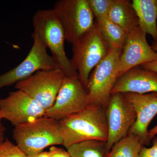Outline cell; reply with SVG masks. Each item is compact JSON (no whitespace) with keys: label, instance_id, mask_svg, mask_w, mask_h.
<instances>
[{"label":"cell","instance_id":"6da1fadb","mask_svg":"<svg viewBox=\"0 0 157 157\" xmlns=\"http://www.w3.org/2000/svg\"><path fill=\"white\" fill-rule=\"evenodd\" d=\"M63 144L68 147L82 141L107 142L108 136L106 109L90 104L77 113L59 121Z\"/></svg>","mask_w":157,"mask_h":157},{"label":"cell","instance_id":"7a4b0ae2","mask_svg":"<svg viewBox=\"0 0 157 157\" xmlns=\"http://www.w3.org/2000/svg\"><path fill=\"white\" fill-rule=\"evenodd\" d=\"M13 137L17 146L29 157L48 147L63 144L59 121L45 116L14 127Z\"/></svg>","mask_w":157,"mask_h":157},{"label":"cell","instance_id":"3957f363","mask_svg":"<svg viewBox=\"0 0 157 157\" xmlns=\"http://www.w3.org/2000/svg\"><path fill=\"white\" fill-rule=\"evenodd\" d=\"M34 33L50 51L59 68L65 76L77 75L65 52L63 30L53 9L37 11L33 19Z\"/></svg>","mask_w":157,"mask_h":157},{"label":"cell","instance_id":"277c9868","mask_svg":"<svg viewBox=\"0 0 157 157\" xmlns=\"http://www.w3.org/2000/svg\"><path fill=\"white\" fill-rule=\"evenodd\" d=\"M72 45L71 63L86 89L92 71L110 49L104 41L100 25L96 21L92 28Z\"/></svg>","mask_w":157,"mask_h":157},{"label":"cell","instance_id":"5b68a950","mask_svg":"<svg viewBox=\"0 0 157 157\" xmlns=\"http://www.w3.org/2000/svg\"><path fill=\"white\" fill-rule=\"evenodd\" d=\"M122 48L110 49L92 71L87 86L90 104L106 108L111 91L119 78L120 60Z\"/></svg>","mask_w":157,"mask_h":157},{"label":"cell","instance_id":"8992f818","mask_svg":"<svg viewBox=\"0 0 157 157\" xmlns=\"http://www.w3.org/2000/svg\"><path fill=\"white\" fill-rule=\"evenodd\" d=\"M52 9L63 30L66 41L72 45L94 25V17L86 0H59Z\"/></svg>","mask_w":157,"mask_h":157},{"label":"cell","instance_id":"52a82bcc","mask_svg":"<svg viewBox=\"0 0 157 157\" xmlns=\"http://www.w3.org/2000/svg\"><path fill=\"white\" fill-rule=\"evenodd\" d=\"M32 36L33 43L25 58L15 68L0 75V90L23 81L40 70L59 68L38 36L33 33Z\"/></svg>","mask_w":157,"mask_h":157},{"label":"cell","instance_id":"ba28073f","mask_svg":"<svg viewBox=\"0 0 157 157\" xmlns=\"http://www.w3.org/2000/svg\"><path fill=\"white\" fill-rule=\"evenodd\" d=\"M90 105L86 89L78 75L65 76L54 103L44 116L60 121Z\"/></svg>","mask_w":157,"mask_h":157},{"label":"cell","instance_id":"9c48e42d","mask_svg":"<svg viewBox=\"0 0 157 157\" xmlns=\"http://www.w3.org/2000/svg\"><path fill=\"white\" fill-rule=\"evenodd\" d=\"M65 75L59 68L40 70L15 84V88L30 96L47 110L53 105Z\"/></svg>","mask_w":157,"mask_h":157},{"label":"cell","instance_id":"30bf717a","mask_svg":"<svg viewBox=\"0 0 157 157\" xmlns=\"http://www.w3.org/2000/svg\"><path fill=\"white\" fill-rule=\"evenodd\" d=\"M106 115L108 129L106 142L109 152L116 143L129 134L137 115L133 105L121 93L110 96L106 107Z\"/></svg>","mask_w":157,"mask_h":157},{"label":"cell","instance_id":"8fae6325","mask_svg":"<svg viewBox=\"0 0 157 157\" xmlns=\"http://www.w3.org/2000/svg\"><path fill=\"white\" fill-rule=\"evenodd\" d=\"M0 110L14 127L29 122L45 116L46 110L30 96L20 90L11 92L0 99Z\"/></svg>","mask_w":157,"mask_h":157},{"label":"cell","instance_id":"7c38bea8","mask_svg":"<svg viewBox=\"0 0 157 157\" xmlns=\"http://www.w3.org/2000/svg\"><path fill=\"white\" fill-rule=\"evenodd\" d=\"M157 59V53L147 41L139 26L128 35L120 60L119 78L128 70Z\"/></svg>","mask_w":157,"mask_h":157},{"label":"cell","instance_id":"4fadbf2b","mask_svg":"<svg viewBox=\"0 0 157 157\" xmlns=\"http://www.w3.org/2000/svg\"><path fill=\"white\" fill-rule=\"evenodd\" d=\"M123 94L133 105L137 115L135 124L129 133L138 136L144 146L149 145L151 141L148 139V128L151 122L157 114V93Z\"/></svg>","mask_w":157,"mask_h":157},{"label":"cell","instance_id":"5bb4252c","mask_svg":"<svg viewBox=\"0 0 157 157\" xmlns=\"http://www.w3.org/2000/svg\"><path fill=\"white\" fill-rule=\"evenodd\" d=\"M157 94V73L145 70L140 66L130 69L118 79L111 91L116 93Z\"/></svg>","mask_w":157,"mask_h":157},{"label":"cell","instance_id":"9a60e30c","mask_svg":"<svg viewBox=\"0 0 157 157\" xmlns=\"http://www.w3.org/2000/svg\"><path fill=\"white\" fill-rule=\"evenodd\" d=\"M138 18V26L157 41V0H133Z\"/></svg>","mask_w":157,"mask_h":157},{"label":"cell","instance_id":"2e32d148","mask_svg":"<svg viewBox=\"0 0 157 157\" xmlns=\"http://www.w3.org/2000/svg\"><path fill=\"white\" fill-rule=\"evenodd\" d=\"M108 18L129 34L138 26V18L129 0H114Z\"/></svg>","mask_w":157,"mask_h":157},{"label":"cell","instance_id":"e0dca14e","mask_svg":"<svg viewBox=\"0 0 157 157\" xmlns=\"http://www.w3.org/2000/svg\"><path fill=\"white\" fill-rule=\"evenodd\" d=\"M71 157H107L106 141L89 140L73 144L67 149Z\"/></svg>","mask_w":157,"mask_h":157},{"label":"cell","instance_id":"ac0fdd59","mask_svg":"<svg viewBox=\"0 0 157 157\" xmlns=\"http://www.w3.org/2000/svg\"><path fill=\"white\" fill-rule=\"evenodd\" d=\"M143 146L138 136L129 133L113 145L107 157H138Z\"/></svg>","mask_w":157,"mask_h":157},{"label":"cell","instance_id":"d6986e66","mask_svg":"<svg viewBox=\"0 0 157 157\" xmlns=\"http://www.w3.org/2000/svg\"><path fill=\"white\" fill-rule=\"evenodd\" d=\"M98 22L104 41L109 49H123L127 42L128 34L111 21L108 17L101 22Z\"/></svg>","mask_w":157,"mask_h":157},{"label":"cell","instance_id":"ffe728a7","mask_svg":"<svg viewBox=\"0 0 157 157\" xmlns=\"http://www.w3.org/2000/svg\"><path fill=\"white\" fill-rule=\"evenodd\" d=\"M90 10L96 21L101 22L108 17V14L114 0H86Z\"/></svg>","mask_w":157,"mask_h":157},{"label":"cell","instance_id":"44dd1931","mask_svg":"<svg viewBox=\"0 0 157 157\" xmlns=\"http://www.w3.org/2000/svg\"><path fill=\"white\" fill-rule=\"evenodd\" d=\"M0 157H30L20 148L9 140L0 144Z\"/></svg>","mask_w":157,"mask_h":157},{"label":"cell","instance_id":"7402d4cb","mask_svg":"<svg viewBox=\"0 0 157 157\" xmlns=\"http://www.w3.org/2000/svg\"><path fill=\"white\" fill-rule=\"evenodd\" d=\"M151 147H146L144 146L138 157H157V137H154Z\"/></svg>","mask_w":157,"mask_h":157},{"label":"cell","instance_id":"603a6c76","mask_svg":"<svg viewBox=\"0 0 157 157\" xmlns=\"http://www.w3.org/2000/svg\"><path fill=\"white\" fill-rule=\"evenodd\" d=\"M48 153L50 157H71L67 150L55 146H51Z\"/></svg>","mask_w":157,"mask_h":157},{"label":"cell","instance_id":"cb8c5ba5","mask_svg":"<svg viewBox=\"0 0 157 157\" xmlns=\"http://www.w3.org/2000/svg\"><path fill=\"white\" fill-rule=\"evenodd\" d=\"M140 67L145 70H151L157 73V59L141 65Z\"/></svg>","mask_w":157,"mask_h":157},{"label":"cell","instance_id":"d4e9b609","mask_svg":"<svg viewBox=\"0 0 157 157\" xmlns=\"http://www.w3.org/2000/svg\"><path fill=\"white\" fill-rule=\"evenodd\" d=\"M6 131V128L0 122V144L2 143L5 140V132Z\"/></svg>","mask_w":157,"mask_h":157},{"label":"cell","instance_id":"484cf974","mask_svg":"<svg viewBox=\"0 0 157 157\" xmlns=\"http://www.w3.org/2000/svg\"><path fill=\"white\" fill-rule=\"evenodd\" d=\"M157 135V124L154 127L148 131V139L150 141H151L154 137Z\"/></svg>","mask_w":157,"mask_h":157},{"label":"cell","instance_id":"4316f807","mask_svg":"<svg viewBox=\"0 0 157 157\" xmlns=\"http://www.w3.org/2000/svg\"><path fill=\"white\" fill-rule=\"evenodd\" d=\"M30 157H50L49 154L47 151H42L36 155Z\"/></svg>","mask_w":157,"mask_h":157},{"label":"cell","instance_id":"83f0119b","mask_svg":"<svg viewBox=\"0 0 157 157\" xmlns=\"http://www.w3.org/2000/svg\"><path fill=\"white\" fill-rule=\"evenodd\" d=\"M151 46L154 51L157 53V41H154Z\"/></svg>","mask_w":157,"mask_h":157},{"label":"cell","instance_id":"f1b7e54d","mask_svg":"<svg viewBox=\"0 0 157 157\" xmlns=\"http://www.w3.org/2000/svg\"><path fill=\"white\" fill-rule=\"evenodd\" d=\"M2 119H4V115H3L2 111L0 110V122H1V120H2Z\"/></svg>","mask_w":157,"mask_h":157}]
</instances>
